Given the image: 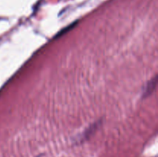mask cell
I'll use <instances>...</instances> for the list:
<instances>
[{
	"mask_svg": "<svg viewBox=\"0 0 158 157\" xmlns=\"http://www.w3.org/2000/svg\"><path fill=\"white\" fill-rule=\"evenodd\" d=\"M156 85V78H153L148 85H147V89L144 90V93H143V96H146L148 94H151V92H153L154 87Z\"/></svg>",
	"mask_w": 158,
	"mask_h": 157,
	"instance_id": "obj_1",
	"label": "cell"
},
{
	"mask_svg": "<svg viewBox=\"0 0 158 157\" xmlns=\"http://www.w3.org/2000/svg\"><path fill=\"white\" fill-rule=\"evenodd\" d=\"M76 24H77V23H76V22H73V23H72V24H71V25H69V26H68L67 28H66V29H63V31H62L61 32H60V33H59L58 35H57V36H60V35H63V33H65V32H67L68 31L70 30L71 29H73V28L74 26H76Z\"/></svg>",
	"mask_w": 158,
	"mask_h": 157,
	"instance_id": "obj_2",
	"label": "cell"
}]
</instances>
